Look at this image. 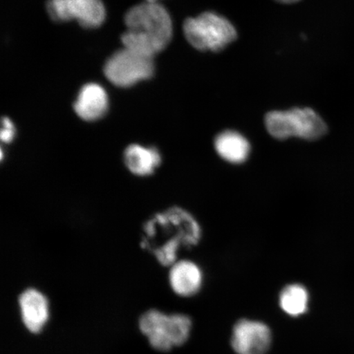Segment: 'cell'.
<instances>
[{
    "instance_id": "cell-1",
    "label": "cell",
    "mask_w": 354,
    "mask_h": 354,
    "mask_svg": "<svg viewBox=\"0 0 354 354\" xmlns=\"http://www.w3.org/2000/svg\"><path fill=\"white\" fill-rule=\"evenodd\" d=\"M142 232L140 247L163 267H171L176 262L181 247L197 245L201 238L196 219L177 206L152 216L144 223Z\"/></svg>"
},
{
    "instance_id": "cell-2",
    "label": "cell",
    "mask_w": 354,
    "mask_h": 354,
    "mask_svg": "<svg viewBox=\"0 0 354 354\" xmlns=\"http://www.w3.org/2000/svg\"><path fill=\"white\" fill-rule=\"evenodd\" d=\"M123 46L151 57L165 50L174 34L169 12L159 3L145 1L131 8L126 13Z\"/></svg>"
},
{
    "instance_id": "cell-3",
    "label": "cell",
    "mask_w": 354,
    "mask_h": 354,
    "mask_svg": "<svg viewBox=\"0 0 354 354\" xmlns=\"http://www.w3.org/2000/svg\"><path fill=\"white\" fill-rule=\"evenodd\" d=\"M265 125L269 134L278 140L298 137L315 140L327 132L326 122L319 114L309 108L272 111L266 116Z\"/></svg>"
},
{
    "instance_id": "cell-4",
    "label": "cell",
    "mask_w": 354,
    "mask_h": 354,
    "mask_svg": "<svg viewBox=\"0 0 354 354\" xmlns=\"http://www.w3.org/2000/svg\"><path fill=\"white\" fill-rule=\"evenodd\" d=\"M183 30L187 41L201 51L220 52L237 37L231 21L212 12L185 20Z\"/></svg>"
},
{
    "instance_id": "cell-5",
    "label": "cell",
    "mask_w": 354,
    "mask_h": 354,
    "mask_svg": "<svg viewBox=\"0 0 354 354\" xmlns=\"http://www.w3.org/2000/svg\"><path fill=\"white\" fill-rule=\"evenodd\" d=\"M139 326L153 348L166 352L187 342L192 321L184 314L167 315L153 309L140 317Z\"/></svg>"
},
{
    "instance_id": "cell-6",
    "label": "cell",
    "mask_w": 354,
    "mask_h": 354,
    "mask_svg": "<svg viewBox=\"0 0 354 354\" xmlns=\"http://www.w3.org/2000/svg\"><path fill=\"white\" fill-rule=\"evenodd\" d=\"M155 72L153 57L124 47L106 61L105 77L114 86L128 88L151 78Z\"/></svg>"
},
{
    "instance_id": "cell-7",
    "label": "cell",
    "mask_w": 354,
    "mask_h": 354,
    "mask_svg": "<svg viewBox=\"0 0 354 354\" xmlns=\"http://www.w3.org/2000/svg\"><path fill=\"white\" fill-rule=\"evenodd\" d=\"M47 12L57 22L77 21L85 28H97L106 19L104 4L101 0H48Z\"/></svg>"
},
{
    "instance_id": "cell-8",
    "label": "cell",
    "mask_w": 354,
    "mask_h": 354,
    "mask_svg": "<svg viewBox=\"0 0 354 354\" xmlns=\"http://www.w3.org/2000/svg\"><path fill=\"white\" fill-rule=\"evenodd\" d=\"M271 344V330L263 322L242 319L234 326L232 346L237 354H266Z\"/></svg>"
},
{
    "instance_id": "cell-9",
    "label": "cell",
    "mask_w": 354,
    "mask_h": 354,
    "mask_svg": "<svg viewBox=\"0 0 354 354\" xmlns=\"http://www.w3.org/2000/svg\"><path fill=\"white\" fill-rule=\"evenodd\" d=\"M109 105V96L105 88L100 84L88 83L80 91L73 108L82 120L95 122L105 116Z\"/></svg>"
},
{
    "instance_id": "cell-10",
    "label": "cell",
    "mask_w": 354,
    "mask_h": 354,
    "mask_svg": "<svg viewBox=\"0 0 354 354\" xmlns=\"http://www.w3.org/2000/svg\"><path fill=\"white\" fill-rule=\"evenodd\" d=\"M19 303L25 326L32 333H38L48 318V303L46 296L41 291L30 288L22 292Z\"/></svg>"
},
{
    "instance_id": "cell-11",
    "label": "cell",
    "mask_w": 354,
    "mask_h": 354,
    "mask_svg": "<svg viewBox=\"0 0 354 354\" xmlns=\"http://www.w3.org/2000/svg\"><path fill=\"white\" fill-rule=\"evenodd\" d=\"M123 162L131 174L146 177L152 176L162 163V155L153 146L131 144L124 150Z\"/></svg>"
},
{
    "instance_id": "cell-12",
    "label": "cell",
    "mask_w": 354,
    "mask_h": 354,
    "mask_svg": "<svg viewBox=\"0 0 354 354\" xmlns=\"http://www.w3.org/2000/svg\"><path fill=\"white\" fill-rule=\"evenodd\" d=\"M168 278L172 290L183 297L197 294L203 283L201 268L189 260L176 261L172 264Z\"/></svg>"
},
{
    "instance_id": "cell-13",
    "label": "cell",
    "mask_w": 354,
    "mask_h": 354,
    "mask_svg": "<svg viewBox=\"0 0 354 354\" xmlns=\"http://www.w3.org/2000/svg\"><path fill=\"white\" fill-rule=\"evenodd\" d=\"M214 146L216 153L224 160L232 163H242L249 157L250 144L241 133L225 131L216 137Z\"/></svg>"
},
{
    "instance_id": "cell-14",
    "label": "cell",
    "mask_w": 354,
    "mask_h": 354,
    "mask_svg": "<svg viewBox=\"0 0 354 354\" xmlns=\"http://www.w3.org/2000/svg\"><path fill=\"white\" fill-rule=\"evenodd\" d=\"M308 292L303 286L292 284L282 290L279 303L283 311L291 317H299L307 312Z\"/></svg>"
},
{
    "instance_id": "cell-15",
    "label": "cell",
    "mask_w": 354,
    "mask_h": 354,
    "mask_svg": "<svg viewBox=\"0 0 354 354\" xmlns=\"http://www.w3.org/2000/svg\"><path fill=\"white\" fill-rule=\"evenodd\" d=\"M15 124L12 123L10 118H3L1 134H0L2 142L6 144L11 143L13 139L15 138Z\"/></svg>"
},
{
    "instance_id": "cell-16",
    "label": "cell",
    "mask_w": 354,
    "mask_h": 354,
    "mask_svg": "<svg viewBox=\"0 0 354 354\" xmlns=\"http://www.w3.org/2000/svg\"><path fill=\"white\" fill-rule=\"evenodd\" d=\"M277 1L283 3H294L300 1V0H277Z\"/></svg>"
},
{
    "instance_id": "cell-17",
    "label": "cell",
    "mask_w": 354,
    "mask_h": 354,
    "mask_svg": "<svg viewBox=\"0 0 354 354\" xmlns=\"http://www.w3.org/2000/svg\"><path fill=\"white\" fill-rule=\"evenodd\" d=\"M145 1L149 3H158L159 0H145Z\"/></svg>"
}]
</instances>
